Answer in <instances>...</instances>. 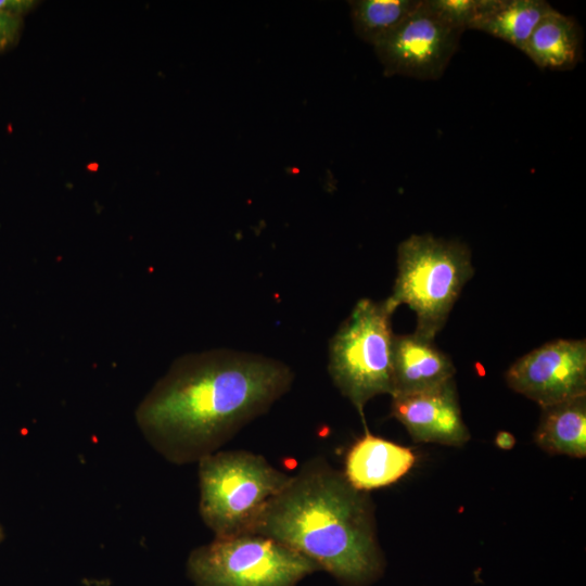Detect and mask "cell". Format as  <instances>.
Masks as SVG:
<instances>
[{"label":"cell","instance_id":"1","mask_svg":"<svg viewBox=\"0 0 586 586\" xmlns=\"http://www.w3.org/2000/svg\"><path fill=\"white\" fill-rule=\"evenodd\" d=\"M294 380L283 362L252 353L213 349L173 362L138 405L146 442L175 464L199 462L267 412Z\"/></svg>","mask_w":586,"mask_h":586},{"label":"cell","instance_id":"2","mask_svg":"<svg viewBox=\"0 0 586 586\" xmlns=\"http://www.w3.org/2000/svg\"><path fill=\"white\" fill-rule=\"evenodd\" d=\"M251 533L308 558L343 586H370L384 572L370 497L321 457L291 475Z\"/></svg>","mask_w":586,"mask_h":586},{"label":"cell","instance_id":"3","mask_svg":"<svg viewBox=\"0 0 586 586\" xmlns=\"http://www.w3.org/2000/svg\"><path fill=\"white\" fill-rule=\"evenodd\" d=\"M473 272L462 242L411 234L398 245L397 277L385 302L392 311L407 305L417 317L413 333L434 341Z\"/></svg>","mask_w":586,"mask_h":586},{"label":"cell","instance_id":"4","mask_svg":"<svg viewBox=\"0 0 586 586\" xmlns=\"http://www.w3.org/2000/svg\"><path fill=\"white\" fill-rule=\"evenodd\" d=\"M198 466L199 512L215 537L251 533L291 477L264 456L243 449L218 450Z\"/></svg>","mask_w":586,"mask_h":586},{"label":"cell","instance_id":"5","mask_svg":"<svg viewBox=\"0 0 586 586\" xmlns=\"http://www.w3.org/2000/svg\"><path fill=\"white\" fill-rule=\"evenodd\" d=\"M394 311L385 300H359L329 344V374L364 420L367 403L393 394Z\"/></svg>","mask_w":586,"mask_h":586},{"label":"cell","instance_id":"6","mask_svg":"<svg viewBox=\"0 0 586 586\" xmlns=\"http://www.w3.org/2000/svg\"><path fill=\"white\" fill-rule=\"evenodd\" d=\"M318 571L308 558L257 533L215 537L187 559L194 586H297Z\"/></svg>","mask_w":586,"mask_h":586},{"label":"cell","instance_id":"7","mask_svg":"<svg viewBox=\"0 0 586 586\" xmlns=\"http://www.w3.org/2000/svg\"><path fill=\"white\" fill-rule=\"evenodd\" d=\"M462 33L443 23L421 0L407 18L373 48L386 76L436 80L458 50Z\"/></svg>","mask_w":586,"mask_h":586},{"label":"cell","instance_id":"8","mask_svg":"<svg viewBox=\"0 0 586 586\" xmlns=\"http://www.w3.org/2000/svg\"><path fill=\"white\" fill-rule=\"evenodd\" d=\"M506 382L542 408L586 396V341L545 343L514 361Z\"/></svg>","mask_w":586,"mask_h":586},{"label":"cell","instance_id":"9","mask_svg":"<svg viewBox=\"0 0 586 586\" xmlns=\"http://www.w3.org/2000/svg\"><path fill=\"white\" fill-rule=\"evenodd\" d=\"M391 412L416 442L462 446L470 440L454 379L428 391L392 396Z\"/></svg>","mask_w":586,"mask_h":586},{"label":"cell","instance_id":"10","mask_svg":"<svg viewBox=\"0 0 586 586\" xmlns=\"http://www.w3.org/2000/svg\"><path fill=\"white\" fill-rule=\"evenodd\" d=\"M451 359L434 341L415 333L397 335L393 345V394L408 395L437 387L454 379Z\"/></svg>","mask_w":586,"mask_h":586},{"label":"cell","instance_id":"11","mask_svg":"<svg viewBox=\"0 0 586 586\" xmlns=\"http://www.w3.org/2000/svg\"><path fill=\"white\" fill-rule=\"evenodd\" d=\"M416 462L408 447L366 434L348 450L344 475L359 491L388 486L407 474Z\"/></svg>","mask_w":586,"mask_h":586},{"label":"cell","instance_id":"12","mask_svg":"<svg viewBox=\"0 0 586 586\" xmlns=\"http://www.w3.org/2000/svg\"><path fill=\"white\" fill-rule=\"evenodd\" d=\"M522 52L539 68L572 69L583 58V30L573 16L553 9L540 20Z\"/></svg>","mask_w":586,"mask_h":586},{"label":"cell","instance_id":"13","mask_svg":"<svg viewBox=\"0 0 586 586\" xmlns=\"http://www.w3.org/2000/svg\"><path fill=\"white\" fill-rule=\"evenodd\" d=\"M552 10L544 0H479L470 29L486 33L522 51L540 20Z\"/></svg>","mask_w":586,"mask_h":586},{"label":"cell","instance_id":"14","mask_svg":"<svg viewBox=\"0 0 586 586\" xmlns=\"http://www.w3.org/2000/svg\"><path fill=\"white\" fill-rule=\"evenodd\" d=\"M545 451L575 458L586 456V396L542 408L534 434Z\"/></svg>","mask_w":586,"mask_h":586},{"label":"cell","instance_id":"15","mask_svg":"<svg viewBox=\"0 0 586 586\" xmlns=\"http://www.w3.org/2000/svg\"><path fill=\"white\" fill-rule=\"evenodd\" d=\"M421 0H354L348 1L355 34L375 44L403 23Z\"/></svg>","mask_w":586,"mask_h":586},{"label":"cell","instance_id":"16","mask_svg":"<svg viewBox=\"0 0 586 586\" xmlns=\"http://www.w3.org/2000/svg\"><path fill=\"white\" fill-rule=\"evenodd\" d=\"M425 7L443 23L461 31L470 29L479 0H423Z\"/></svg>","mask_w":586,"mask_h":586},{"label":"cell","instance_id":"17","mask_svg":"<svg viewBox=\"0 0 586 586\" xmlns=\"http://www.w3.org/2000/svg\"><path fill=\"white\" fill-rule=\"evenodd\" d=\"M23 18L0 10V52L12 48L22 31Z\"/></svg>","mask_w":586,"mask_h":586},{"label":"cell","instance_id":"18","mask_svg":"<svg viewBox=\"0 0 586 586\" xmlns=\"http://www.w3.org/2000/svg\"><path fill=\"white\" fill-rule=\"evenodd\" d=\"M36 4L37 1L33 0H0V10L22 17Z\"/></svg>","mask_w":586,"mask_h":586},{"label":"cell","instance_id":"19","mask_svg":"<svg viewBox=\"0 0 586 586\" xmlns=\"http://www.w3.org/2000/svg\"><path fill=\"white\" fill-rule=\"evenodd\" d=\"M495 444L500 449L509 450L514 446L515 438L510 432L500 431L495 437Z\"/></svg>","mask_w":586,"mask_h":586},{"label":"cell","instance_id":"20","mask_svg":"<svg viewBox=\"0 0 586 586\" xmlns=\"http://www.w3.org/2000/svg\"><path fill=\"white\" fill-rule=\"evenodd\" d=\"M2 538H3V528H2V526L0 525V542L2 540Z\"/></svg>","mask_w":586,"mask_h":586}]
</instances>
